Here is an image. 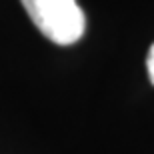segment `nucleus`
Here are the masks:
<instances>
[{"label": "nucleus", "instance_id": "nucleus-1", "mask_svg": "<svg viewBox=\"0 0 154 154\" xmlns=\"http://www.w3.org/2000/svg\"><path fill=\"white\" fill-rule=\"evenodd\" d=\"M34 26L54 44L68 46L82 38L86 18L76 0H20Z\"/></svg>", "mask_w": 154, "mask_h": 154}, {"label": "nucleus", "instance_id": "nucleus-2", "mask_svg": "<svg viewBox=\"0 0 154 154\" xmlns=\"http://www.w3.org/2000/svg\"><path fill=\"white\" fill-rule=\"evenodd\" d=\"M146 68H148L150 82L154 84V44L150 46V50H148V56H146Z\"/></svg>", "mask_w": 154, "mask_h": 154}]
</instances>
